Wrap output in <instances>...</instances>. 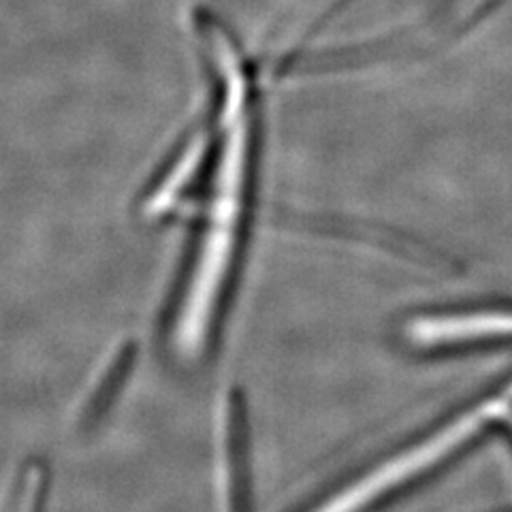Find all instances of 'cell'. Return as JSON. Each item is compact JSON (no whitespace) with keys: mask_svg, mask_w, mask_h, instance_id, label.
<instances>
[{"mask_svg":"<svg viewBox=\"0 0 512 512\" xmlns=\"http://www.w3.org/2000/svg\"><path fill=\"white\" fill-rule=\"evenodd\" d=\"M203 84L210 90L207 103L218 122L220 150L210 222L178 323V348L184 355L203 346L235 259L261 103V84L250 64L227 62L207 69Z\"/></svg>","mask_w":512,"mask_h":512,"instance_id":"obj_1","label":"cell"},{"mask_svg":"<svg viewBox=\"0 0 512 512\" xmlns=\"http://www.w3.org/2000/svg\"><path fill=\"white\" fill-rule=\"evenodd\" d=\"M510 406L512 382H508L506 389H502L495 397H489L487 402L459 414L455 421L444 425L423 442L406 448V451L395 455L389 461L380 463L378 468L367 472L312 512H363L365 508H370L372 504L382 500L389 491L402 487L406 480L436 466L442 457L457 451L463 442H468L474 434H478L485 423L493 421L495 416H500Z\"/></svg>","mask_w":512,"mask_h":512,"instance_id":"obj_2","label":"cell"},{"mask_svg":"<svg viewBox=\"0 0 512 512\" xmlns=\"http://www.w3.org/2000/svg\"><path fill=\"white\" fill-rule=\"evenodd\" d=\"M412 338L425 344H455L480 338H508L512 335V314H457L425 318L412 325Z\"/></svg>","mask_w":512,"mask_h":512,"instance_id":"obj_3","label":"cell"},{"mask_svg":"<svg viewBox=\"0 0 512 512\" xmlns=\"http://www.w3.org/2000/svg\"><path fill=\"white\" fill-rule=\"evenodd\" d=\"M242 408L235 402L227 404V416H224V512H246V493H244V423Z\"/></svg>","mask_w":512,"mask_h":512,"instance_id":"obj_4","label":"cell"},{"mask_svg":"<svg viewBox=\"0 0 512 512\" xmlns=\"http://www.w3.org/2000/svg\"><path fill=\"white\" fill-rule=\"evenodd\" d=\"M128 365H131V346L122 348V350L118 352V355L114 357V361L109 363L103 382L99 384V387H96V391H94V395H92V399H90L88 414H99L101 408L109 402L111 397H114L116 384H118V380H122V378L126 376Z\"/></svg>","mask_w":512,"mask_h":512,"instance_id":"obj_5","label":"cell"}]
</instances>
